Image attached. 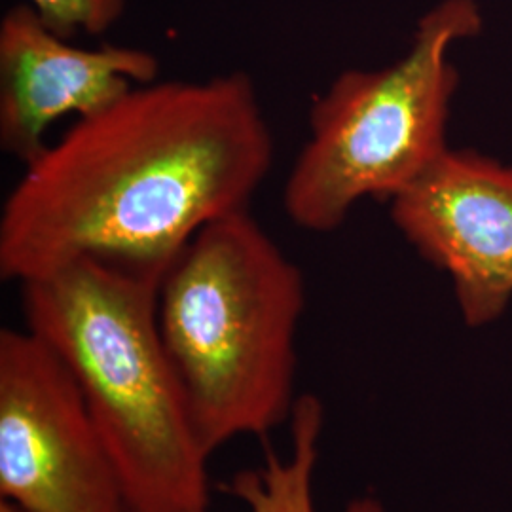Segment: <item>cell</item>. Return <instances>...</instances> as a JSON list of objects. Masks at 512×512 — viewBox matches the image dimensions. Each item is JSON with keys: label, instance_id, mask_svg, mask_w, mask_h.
<instances>
[{"label": "cell", "instance_id": "cell-1", "mask_svg": "<svg viewBox=\"0 0 512 512\" xmlns=\"http://www.w3.org/2000/svg\"><path fill=\"white\" fill-rule=\"evenodd\" d=\"M272 164L249 74L135 86L23 165L2 205L0 277L80 258L164 275L207 224L249 209Z\"/></svg>", "mask_w": 512, "mask_h": 512}, {"label": "cell", "instance_id": "cell-2", "mask_svg": "<svg viewBox=\"0 0 512 512\" xmlns=\"http://www.w3.org/2000/svg\"><path fill=\"white\" fill-rule=\"evenodd\" d=\"M162 277L80 258L19 283L21 311L73 374L126 512H205L209 454L158 330Z\"/></svg>", "mask_w": 512, "mask_h": 512}, {"label": "cell", "instance_id": "cell-3", "mask_svg": "<svg viewBox=\"0 0 512 512\" xmlns=\"http://www.w3.org/2000/svg\"><path fill=\"white\" fill-rule=\"evenodd\" d=\"M304 306L298 264L249 209L207 224L167 268L158 330L209 456L291 421Z\"/></svg>", "mask_w": 512, "mask_h": 512}, {"label": "cell", "instance_id": "cell-4", "mask_svg": "<svg viewBox=\"0 0 512 512\" xmlns=\"http://www.w3.org/2000/svg\"><path fill=\"white\" fill-rule=\"evenodd\" d=\"M480 27L473 0H446L421 19L403 59L378 71H346L315 97L308 141L283 188L294 226L336 230L359 200L391 202L448 150L458 71L446 52Z\"/></svg>", "mask_w": 512, "mask_h": 512}, {"label": "cell", "instance_id": "cell-5", "mask_svg": "<svg viewBox=\"0 0 512 512\" xmlns=\"http://www.w3.org/2000/svg\"><path fill=\"white\" fill-rule=\"evenodd\" d=\"M0 497L31 512H126L73 374L31 330H0Z\"/></svg>", "mask_w": 512, "mask_h": 512}, {"label": "cell", "instance_id": "cell-6", "mask_svg": "<svg viewBox=\"0 0 512 512\" xmlns=\"http://www.w3.org/2000/svg\"><path fill=\"white\" fill-rule=\"evenodd\" d=\"M414 249L454 279L469 327L497 319L512 296V167L446 150L391 200Z\"/></svg>", "mask_w": 512, "mask_h": 512}, {"label": "cell", "instance_id": "cell-7", "mask_svg": "<svg viewBox=\"0 0 512 512\" xmlns=\"http://www.w3.org/2000/svg\"><path fill=\"white\" fill-rule=\"evenodd\" d=\"M158 76L160 63L147 50L78 48L48 29L29 4L14 6L0 23V148L31 164L50 145L52 124L109 109Z\"/></svg>", "mask_w": 512, "mask_h": 512}, {"label": "cell", "instance_id": "cell-8", "mask_svg": "<svg viewBox=\"0 0 512 512\" xmlns=\"http://www.w3.org/2000/svg\"><path fill=\"white\" fill-rule=\"evenodd\" d=\"M289 423V456L279 458L274 450H268L262 465L239 471L226 486L247 512H317L313 475L325 423L323 403L315 395H300ZM344 512H384V507L376 497L365 495L353 499Z\"/></svg>", "mask_w": 512, "mask_h": 512}, {"label": "cell", "instance_id": "cell-9", "mask_svg": "<svg viewBox=\"0 0 512 512\" xmlns=\"http://www.w3.org/2000/svg\"><path fill=\"white\" fill-rule=\"evenodd\" d=\"M128 0H27L48 29L63 38L103 35L122 18Z\"/></svg>", "mask_w": 512, "mask_h": 512}, {"label": "cell", "instance_id": "cell-10", "mask_svg": "<svg viewBox=\"0 0 512 512\" xmlns=\"http://www.w3.org/2000/svg\"><path fill=\"white\" fill-rule=\"evenodd\" d=\"M0 512H31L29 509H25V507H21L18 503H14V501H10V499H4V497H0Z\"/></svg>", "mask_w": 512, "mask_h": 512}]
</instances>
